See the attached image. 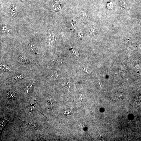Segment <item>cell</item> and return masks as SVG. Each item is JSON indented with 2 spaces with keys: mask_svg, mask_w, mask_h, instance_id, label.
<instances>
[{
  "mask_svg": "<svg viewBox=\"0 0 141 141\" xmlns=\"http://www.w3.org/2000/svg\"><path fill=\"white\" fill-rule=\"evenodd\" d=\"M36 99L33 98L31 100L30 107L31 111L33 110L36 107Z\"/></svg>",
  "mask_w": 141,
  "mask_h": 141,
  "instance_id": "1",
  "label": "cell"
},
{
  "mask_svg": "<svg viewBox=\"0 0 141 141\" xmlns=\"http://www.w3.org/2000/svg\"><path fill=\"white\" fill-rule=\"evenodd\" d=\"M18 9L16 6H13L11 8L10 10L11 15V16L14 17L17 14Z\"/></svg>",
  "mask_w": 141,
  "mask_h": 141,
  "instance_id": "2",
  "label": "cell"
},
{
  "mask_svg": "<svg viewBox=\"0 0 141 141\" xmlns=\"http://www.w3.org/2000/svg\"><path fill=\"white\" fill-rule=\"evenodd\" d=\"M29 49L35 54L37 55L38 54V50L33 45L30 44L29 46Z\"/></svg>",
  "mask_w": 141,
  "mask_h": 141,
  "instance_id": "3",
  "label": "cell"
},
{
  "mask_svg": "<svg viewBox=\"0 0 141 141\" xmlns=\"http://www.w3.org/2000/svg\"><path fill=\"white\" fill-rule=\"evenodd\" d=\"M76 21L74 19H72L70 21V28L71 29L72 32H73V30L74 29V28L75 27Z\"/></svg>",
  "mask_w": 141,
  "mask_h": 141,
  "instance_id": "4",
  "label": "cell"
},
{
  "mask_svg": "<svg viewBox=\"0 0 141 141\" xmlns=\"http://www.w3.org/2000/svg\"><path fill=\"white\" fill-rule=\"evenodd\" d=\"M7 97L10 99H14L15 97V93L14 91H10L7 94Z\"/></svg>",
  "mask_w": 141,
  "mask_h": 141,
  "instance_id": "5",
  "label": "cell"
},
{
  "mask_svg": "<svg viewBox=\"0 0 141 141\" xmlns=\"http://www.w3.org/2000/svg\"><path fill=\"white\" fill-rule=\"evenodd\" d=\"M9 121V120L8 121L6 119H5L3 120L1 122L0 132H1L4 127L5 126L7 122Z\"/></svg>",
  "mask_w": 141,
  "mask_h": 141,
  "instance_id": "6",
  "label": "cell"
},
{
  "mask_svg": "<svg viewBox=\"0 0 141 141\" xmlns=\"http://www.w3.org/2000/svg\"><path fill=\"white\" fill-rule=\"evenodd\" d=\"M20 58L22 61L25 63L29 64L31 62V61L25 56H21L20 57Z\"/></svg>",
  "mask_w": 141,
  "mask_h": 141,
  "instance_id": "7",
  "label": "cell"
},
{
  "mask_svg": "<svg viewBox=\"0 0 141 141\" xmlns=\"http://www.w3.org/2000/svg\"><path fill=\"white\" fill-rule=\"evenodd\" d=\"M54 62V63L57 65H60L62 64L63 62L62 58L59 57L55 59Z\"/></svg>",
  "mask_w": 141,
  "mask_h": 141,
  "instance_id": "8",
  "label": "cell"
},
{
  "mask_svg": "<svg viewBox=\"0 0 141 141\" xmlns=\"http://www.w3.org/2000/svg\"><path fill=\"white\" fill-rule=\"evenodd\" d=\"M35 84V82L34 81L30 85L27 86L25 88V92L26 93H28L29 91L32 88Z\"/></svg>",
  "mask_w": 141,
  "mask_h": 141,
  "instance_id": "9",
  "label": "cell"
},
{
  "mask_svg": "<svg viewBox=\"0 0 141 141\" xmlns=\"http://www.w3.org/2000/svg\"><path fill=\"white\" fill-rule=\"evenodd\" d=\"M96 29L95 26H92L89 30V32L91 35H93L96 33Z\"/></svg>",
  "mask_w": 141,
  "mask_h": 141,
  "instance_id": "10",
  "label": "cell"
},
{
  "mask_svg": "<svg viewBox=\"0 0 141 141\" xmlns=\"http://www.w3.org/2000/svg\"><path fill=\"white\" fill-rule=\"evenodd\" d=\"M82 17L84 19L87 20L89 18V17L86 13H83L82 14Z\"/></svg>",
  "mask_w": 141,
  "mask_h": 141,
  "instance_id": "11",
  "label": "cell"
},
{
  "mask_svg": "<svg viewBox=\"0 0 141 141\" xmlns=\"http://www.w3.org/2000/svg\"><path fill=\"white\" fill-rule=\"evenodd\" d=\"M23 77V75H21L15 77L13 79V80L14 81H16L20 80Z\"/></svg>",
  "mask_w": 141,
  "mask_h": 141,
  "instance_id": "12",
  "label": "cell"
},
{
  "mask_svg": "<svg viewBox=\"0 0 141 141\" xmlns=\"http://www.w3.org/2000/svg\"><path fill=\"white\" fill-rule=\"evenodd\" d=\"M83 36V33L82 31H80L78 33V38L79 39H81V40L82 39V38Z\"/></svg>",
  "mask_w": 141,
  "mask_h": 141,
  "instance_id": "13",
  "label": "cell"
},
{
  "mask_svg": "<svg viewBox=\"0 0 141 141\" xmlns=\"http://www.w3.org/2000/svg\"><path fill=\"white\" fill-rule=\"evenodd\" d=\"M107 6L108 9H111L113 7V4L112 2H108Z\"/></svg>",
  "mask_w": 141,
  "mask_h": 141,
  "instance_id": "14",
  "label": "cell"
},
{
  "mask_svg": "<svg viewBox=\"0 0 141 141\" xmlns=\"http://www.w3.org/2000/svg\"><path fill=\"white\" fill-rule=\"evenodd\" d=\"M82 70L83 71L86 72L90 76H91V73L88 70L86 69L85 68H82Z\"/></svg>",
  "mask_w": 141,
  "mask_h": 141,
  "instance_id": "15",
  "label": "cell"
},
{
  "mask_svg": "<svg viewBox=\"0 0 141 141\" xmlns=\"http://www.w3.org/2000/svg\"><path fill=\"white\" fill-rule=\"evenodd\" d=\"M120 2L121 5L122 6L123 8H124L125 7V2L122 1H120Z\"/></svg>",
  "mask_w": 141,
  "mask_h": 141,
  "instance_id": "16",
  "label": "cell"
}]
</instances>
